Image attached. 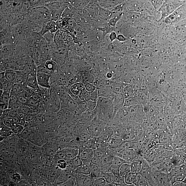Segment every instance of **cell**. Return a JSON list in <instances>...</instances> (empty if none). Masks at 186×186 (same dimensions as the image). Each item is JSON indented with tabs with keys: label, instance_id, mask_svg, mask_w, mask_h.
Returning a JSON list of instances; mask_svg holds the SVG:
<instances>
[{
	"label": "cell",
	"instance_id": "obj_45",
	"mask_svg": "<svg viewBox=\"0 0 186 186\" xmlns=\"http://www.w3.org/2000/svg\"><path fill=\"white\" fill-rule=\"evenodd\" d=\"M87 102L88 109L92 111L96 108L98 104L97 101H93L90 100Z\"/></svg>",
	"mask_w": 186,
	"mask_h": 186
},
{
	"label": "cell",
	"instance_id": "obj_17",
	"mask_svg": "<svg viewBox=\"0 0 186 186\" xmlns=\"http://www.w3.org/2000/svg\"><path fill=\"white\" fill-rule=\"evenodd\" d=\"M17 72L11 69H7L5 72V78L9 82H14L16 79Z\"/></svg>",
	"mask_w": 186,
	"mask_h": 186
},
{
	"label": "cell",
	"instance_id": "obj_56",
	"mask_svg": "<svg viewBox=\"0 0 186 186\" xmlns=\"http://www.w3.org/2000/svg\"><path fill=\"white\" fill-rule=\"evenodd\" d=\"M183 181L184 182V183H185V184H186V177H185L184 180H183Z\"/></svg>",
	"mask_w": 186,
	"mask_h": 186
},
{
	"label": "cell",
	"instance_id": "obj_19",
	"mask_svg": "<svg viewBox=\"0 0 186 186\" xmlns=\"http://www.w3.org/2000/svg\"><path fill=\"white\" fill-rule=\"evenodd\" d=\"M63 31L62 30H59L55 34L54 38V42L57 47H60L63 43Z\"/></svg>",
	"mask_w": 186,
	"mask_h": 186
},
{
	"label": "cell",
	"instance_id": "obj_40",
	"mask_svg": "<svg viewBox=\"0 0 186 186\" xmlns=\"http://www.w3.org/2000/svg\"><path fill=\"white\" fill-rule=\"evenodd\" d=\"M57 166L61 169L64 170L68 166L67 161L63 159H60L57 161Z\"/></svg>",
	"mask_w": 186,
	"mask_h": 186
},
{
	"label": "cell",
	"instance_id": "obj_24",
	"mask_svg": "<svg viewBox=\"0 0 186 186\" xmlns=\"http://www.w3.org/2000/svg\"><path fill=\"white\" fill-rule=\"evenodd\" d=\"M70 91L73 95L78 96L81 92V89L80 87V82H77L73 84L71 86Z\"/></svg>",
	"mask_w": 186,
	"mask_h": 186
},
{
	"label": "cell",
	"instance_id": "obj_28",
	"mask_svg": "<svg viewBox=\"0 0 186 186\" xmlns=\"http://www.w3.org/2000/svg\"><path fill=\"white\" fill-rule=\"evenodd\" d=\"M175 153L185 164H186V153L182 149H174Z\"/></svg>",
	"mask_w": 186,
	"mask_h": 186
},
{
	"label": "cell",
	"instance_id": "obj_14",
	"mask_svg": "<svg viewBox=\"0 0 186 186\" xmlns=\"http://www.w3.org/2000/svg\"><path fill=\"white\" fill-rule=\"evenodd\" d=\"M125 162H127L121 157L118 156H114L111 166V170L114 169H119L122 164Z\"/></svg>",
	"mask_w": 186,
	"mask_h": 186
},
{
	"label": "cell",
	"instance_id": "obj_18",
	"mask_svg": "<svg viewBox=\"0 0 186 186\" xmlns=\"http://www.w3.org/2000/svg\"><path fill=\"white\" fill-rule=\"evenodd\" d=\"M45 26L48 31L51 33H55L59 30L57 22L55 21L52 20L49 21Z\"/></svg>",
	"mask_w": 186,
	"mask_h": 186
},
{
	"label": "cell",
	"instance_id": "obj_48",
	"mask_svg": "<svg viewBox=\"0 0 186 186\" xmlns=\"http://www.w3.org/2000/svg\"><path fill=\"white\" fill-rule=\"evenodd\" d=\"M35 118L34 116L32 114H25V121L26 122H30L33 121Z\"/></svg>",
	"mask_w": 186,
	"mask_h": 186
},
{
	"label": "cell",
	"instance_id": "obj_20",
	"mask_svg": "<svg viewBox=\"0 0 186 186\" xmlns=\"http://www.w3.org/2000/svg\"><path fill=\"white\" fill-rule=\"evenodd\" d=\"M74 171L75 172L86 175H90L91 174V169H90L89 165L84 164L75 170Z\"/></svg>",
	"mask_w": 186,
	"mask_h": 186
},
{
	"label": "cell",
	"instance_id": "obj_33",
	"mask_svg": "<svg viewBox=\"0 0 186 186\" xmlns=\"http://www.w3.org/2000/svg\"><path fill=\"white\" fill-rule=\"evenodd\" d=\"M171 159L174 167L182 165L184 164L175 153L172 156L171 158Z\"/></svg>",
	"mask_w": 186,
	"mask_h": 186
},
{
	"label": "cell",
	"instance_id": "obj_42",
	"mask_svg": "<svg viewBox=\"0 0 186 186\" xmlns=\"http://www.w3.org/2000/svg\"><path fill=\"white\" fill-rule=\"evenodd\" d=\"M36 69L37 72L46 73L49 75H51L52 73L46 68L43 63L37 67Z\"/></svg>",
	"mask_w": 186,
	"mask_h": 186
},
{
	"label": "cell",
	"instance_id": "obj_25",
	"mask_svg": "<svg viewBox=\"0 0 186 186\" xmlns=\"http://www.w3.org/2000/svg\"><path fill=\"white\" fill-rule=\"evenodd\" d=\"M11 128L14 133L18 134L22 133L24 130V126L20 124L14 123Z\"/></svg>",
	"mask_w": 186,
	"mask_h": 186
},
{
	"label": "cell",
	"instance_id": "obj_43",
	"mask_svg": "<svg viewBox=\"0 0 186 186\" xmlns=\"http://www.w3.org/2000/svg\"><path fill=\"white\" fill-rule=\"evenodd\" d=\"M186 177L184 175H179L173 177L171 180V182L172 185L174 183L177 182L183 181Z\"/></svg>",
	"mask_w": 186,
	"mask_h": 186
},
{
	"label": "cell",
	"instance_id": "obj_1",
	"mask_svg": "<svg viewBox=\"0 0 186 186\" xmlns=\"http://www.w3.org/2000/svg\"><path fill=\"white\" fill-rule=\"evenodd\" d=\"M28 14L32 20L42 27L48 21L52 20L50 11L45 6L34 7Z\"/></svg>",
	"mask_w": 186,
	"mask_h": 186
},
{
	"label": "cell",
	"instance_id": "obj_9",
	"mask_svg": "<svg viewBox=\"0 0 186 186\" xmlns=\"http://www.w3.org/2000/svg\"><path fill=\"white\" fill-rule=\"evenodd\" d=\"M24 84L31 88L34 90L35 92L40 91V87L37 79L36 74H29L27 76Z\"/></svg>",
	"mask_w": 186,
	"mask_h": 186
},
{
	"label": "cell",
	"instance_id": "obj_39",
	"mask_svg": "<svg viewBox=\"0 0 186 186\" xmlns=\"http://www.w3.org/2000/svg\"><path fill=\"white\" fill-rule=\"evenodd\" d=\"M77 104L82 112H84L88 109L87 102L85 100H82L78 103Z\"/></svg>",
	"mask_w": 186,
	"mask_h": 186
},
{
	"label": "cell",
	"instance_id": "obj_47",
	"mask_svg": "<svg viewBox=\"0 0 186 186\" xmlns=\"http://www.w3.org/2000/svg\"><path fill=\"white\" fill-rule=\"evenodd\" d=\"M21 109L25 114H32L30 107L27 105H23L21 106Z\"/></svg>",
	"mask_w": 186,
	"mask_h": 186
},
{
	"label": "cell",
	"instance_id": "obj_44",
	"mask_svg": "<svg viewBox=\"0 0 186 186\" xmlns=\"http://www.w3.org/2000/svg\"><path fill=\"white\" fill-rule=\"evenodd\" d=\"M29 1L33 8L36 7L43 6L44 0H29Z\"/></svg>",
	"mask_w": 186,
	"mask_h": 186
},
{
	"label": "cell",
	"instance_id": "obj_46",
	"mask_svg": "<svg viewBox=\"0 0 186 186\" xmlns=\"http://www.w3.org/2000/svg\"><path fill=\"white\" fill-rule=\"evenodd\" d=\"M168 136L165 133L161 134L159 136V143H168Z\"/></svg>",
	"mask_w": 186,
	"mask_h": 186
},
{
	"label": "cell",
	"instance_id": "obj_8",
	"mask_svg": "<svg viewBox=\"0 0 186 186\" xmlns=\"http://www.w3.org/2000/svg\"><path fill=\"white\" fill-rule=\"evenodd\" d=\"M15 45L13 44H4L1 46V59H4L11 57L13 55L15 51Z\"/></svg>",
	"mask_w": 186,
	"mask_h": 186
},
{
	"label": "cell",
	"instance_id": "obj_22",
	"mask_svg": "<svg viewBox=\"0 0 186 186\" xmlns=\"http://www.w3.org/2000/svg\"><path fill=\"white\" fill-rule=\"evenodd\" d=\"M11 91H4L1 95V104H6L8 106Z\"/></svg>",
	"mask_w": 186,
	"mask_h": 186
},
{
	"label": "cell",
	"instance_id": "obj_5",
	"mask_svg": "<svg viewBox=\"0 0 186 186\" xmlns=\"http://www.w3.org/2000/svg\"><path fill=\"white\" fill-rule=\"evenodd\" d=\"M139 156L137 149L129 148L122 149L119 156L120 157L126 161L127 163H130Z\"/></svg>",
	"mask_w": 186,
	"mask_h": 186
},
{
	"label": "cell",
	"instance_id": "obj_16",
	"mask_svg": "<svg viewBox=\"0 0 186 186\" xmlns=\"http://www.w3.org/2000/svg\"><path fill=\"white\" fill-rule=\"evenodd\" d=\"M119 170L120 177H124L127 174L131 172L130 163L125 162L122 164Z\"/></svg>",
	"mask_w": 186,
	"mask_h": 186
},
{
	"label": "cell",
	"instance_id": "obj_32",
	"mask_svg": "<svg viewBox=\"0 0 186 186\" xmlns=\"http://www.w3.org/2000/svg\"><path fill=\"white\" fill-rule=\"evenodd\" d=\"M55 34L48 31L43 35V38L44 39L46 42L49 44H52L55 43L54 42V38Z\"/></svg>",
	"mask_w": 186,
	"mask_h": 186
},
{
	"label": "cell",
	"instance_id": "obj_4",
	"mask_svg": "<svg viewBox=\"0 0 186 186\" xmlns=\"http://www.w3.org/2000/svg\"><path fill=\"white\" fill-rule=\"evenodd\" d=\"M77 185L78 186H94L95 178L91 175H86L75 172L73 171Z\"/></svg>",
	"mask_w": 186,
	"mask_h": 186
},
{
	"label": "cell",
	"instance_id": "obj_6",
	"mask_svg": "<svg viewBox=\"0 0 186 186\" xmlns=\"http://www.w3.org/2000/svg\"><path fill=\"white\" fill-rule=\"evenodd\" d=\"M95 149L92 148H81L79 149V154L83 164L89 165L94 157Z\"/></svg>",
	"mask_w": 186,
	"mask_h": 186
},
{
	"label": "cell",
	"instance_id": "obj_12",
	"mask_svg": "<svg viewBox=\"0 0 186 186\" xmlns=\"http://www.w3.org/2000/svg\"><path fill=\"white\" fill-rule=\"evenodd\" d=\"M138 173L131 172L125 175V182L127 185H135L138 180Z\"/></svg>",
	"mask_w": 186,
	"mask_h": 186
},
{
	"label": "cell",
	"instance_id": "obj_2",
	"mask_svg": "<svg viewBox=\"0 0 186 186\" xmlns=\"http://www.w3.org/2000/svg\"><path fill=\"white\" fill-rule=\"evenodd\" d=\"M50 98L49 107L51 111L54 113L59 111L62 106L60 97L56 90L53 88L50 90Z\"/></svg>",
	"mask_w": 186,
	"mask_h": 186
},
{
	"label": "cell",
	"instance_id": "obj_35",
	"mask_svg": "<svg viewBox=\"0 0 186 186\" xmlns=\"http://www.w3.org/2000/svg\"><path fill=\"white\" fill-rule=\"evenodd\" d=\"M94 186H108V183L106 181V180L103 177H101L95 178L94 183Z\"/></svg>",
	"mask_w": 186,
	"mask_h": 186
},
{
	"label": "cell",
	"instance_id": "obj_10",
	"mask_svg": "<svg viewBox=\"0 0 186 186\" xmlns=\"http://www.w3.org/2000/svg\"><path fill=\"white\" fill-rule=\"evenodd\" d=\"M168 175L170 182L171 178L175 176L179 175H183L186 176V165L184 164L171 168L168 171Z\"/></svg>",
	"mask_w": 186,
	"mask_h": 186
},
{
	"label": "cell",
	"instance_id": "obj_53",
	"mask_svg": "<svg viewBox=\"0 0 186 186\" xmlns=\"http://www.w3.org/2000/svg\"><path fill=\"white\" fill-rule=\"evenodd\" d=\"M118 40L121 41H124L126 39L124 38V37L121 35H120L118 36Z\"/></svg>",
	"mask_w": 186,
	"mask_h": 186
},
{
	"label": "cell",
	"instance_id": "obj_50",
	"mask_svg": "<svg viewBox=\"0 0 186 186\" xmlns=\"http://www.w3.org/2000/svg\"><path fill=\"white\" fill-rule=\"evenodd\" d=\"M124 177H120L119 178L118 183L119 186H128L125 182Z\"/></svg>",
	"mask_w": 186,
	"mask_h": 186
},
{
	"label": "cell",
	"instance_id": "obj_31",
	"mask_svg": "<svg viewBox=\"0 0 186 186\" xmlns=\"http://www.w3.org/2000/svg\"><path fill=\"white\" fill-rule=\"evenodd\" d=\"M24 84H14L11 91L18 95L19 94L24 91Z\"/></svg>",
	"mask_w": 186,
	"mask_h": 186
},
{
	"label": "cell",
	"instance_id": "obj_29",
	"mask_svg": "<svg viewBox=\"0 0 186 186\" xmlns=\"http://www.w3.org/2000/svg\"><path fill=\"white\" fill-rule=\"evenodd\" d=\"M17 75L16 79L14 82V84H24L25 83L27 76L25 77L24 75L21 74V73L17 72Z\"/></svg>",
	"mask_w": 186,
	"mask_h": 186
},
{
	"label": "cell",
	"instance_id": "obj_52",
	"mask_svg": "<svg viewBox=\"0 0 186 186\" xmlns=\"http://www.w3.org/2000/svg\"><path fill=\"white\" fill-rule=\"evenodd\" d=\"M117 38V35L114 32H112L111 34V35L110 36V38L111 39V41H113L114 40H115V39Z\"/></svg>",
	"mask_w": 186,
	"mask_h": 186
},
{
	"label": "cell",
	"instance_id": "obj_21",
	"mask_svg": "<svg viewBox=\"0 0 186 186\" xmlns=\"http://www.w3.org/2000/svg\"><path fill=\"white\" fill-rule=\"evenodd\" d=\"M45 67L51 72H55L57 67V63L55 61L51 59L46 60L43 63Z\"/></svg>",
	"mask_w": 186,
	"mask_h": 186
},
{
	"label": "cell",
	"instance_id": "obj_51",
	"mask_svg": "<svg viewBox=\"0 0 186 186\" xmlns=\"http://www.w3.org/2000/svg\"><path fill=\"white\" fill-rule=\"evenodd\" d=\"M172 186H185L186 184L183 181L177 182L174 183Z\"/></svg>",
	"mask_w": 186,
	"mask_h": 186
},
{
	"label": "cell",
	"instance_id": "obj_7",
	"mask_svg": "<svg viewBox=\"0 0 186 186\" xmlns=\"http://www.w3.org/2000/svg\"><path fill=\"white\" fill-rule=\"evenodd\" d=\"M51 75L46 73L37 72L36 73V78L38 84L41 87L50 89V80Z\"/></svg>",
	"mask_w": 186,
	"mask_h": 186
},
{
	"label": "cell",
	"instance_id": "obj_15",
	"mask_svg": "<svg viewBox=\"0 0 186 186\" xmlns=\"http://www.w3.org/2000/svg\"><path fill=\"white\" fill-rule=\"evenodd\" d=\"M154 150L157 155L165 159L171 158L175 153L174 151L172 150L157 148H155Z\"/></svg>",
	"mask_w": 186,
	"mask_h": 186
},
{
	"label": "cell",
	"instance_id": "obj_34",
	"mask_svg": "<svg viewBox=\"0 0 186 186\" xmlns=\"http://www.w3.org/2000/svg\"><path fill=\"white\" fill-rule=\"evenodd\" d=\"M135 186H150L148 181L138 173V180L135 184Z\"/></svg>",
	"mask_w": 186,
	"mask_h": 186
},
{
	"label": "cell",
	"instance_id": "obj_57",
	"mask_svg": "<svg viewBox=\"0 0 186 186\" xmlns=\"http://www.w3.org/2000/svg\"><path fill=\"white\" fill-rule=\"evenodd\" d=\"M183 149V151L184 152L186 153V149Z\"/></svg>",
	"mask_w": 186,
	"mask_h": 186
},
{
	"label": "cell",
	"instance_id": "obj_11",
	"mask_svg": "<svg viewBox=\"0 0 186 186\" xmlns=\"http://www.w3.org/2000/svg\"><path fill=\"white\" fill-rule=\"evenodd\" d=\"M67 162L68 167L73 171L76 169L77 168L83 164L79 154L74 158L67 161Z\"/></svg>",
	"mask_w": 186,
	"mask_h": 186
},
{
	"label": "cell",
	"instance_id": "obj_49",
	"mask_svg": "<svg viewBox=\"0 0 186 186\" xmlns=\"http://www.w3.org/2000/svg\"><path fill=\"white\" fill-rule=\"evenodd\" d=\"M21 178V177L20 175L18 174V173H14L12 176V179L14 181H18L20 180Z\"/></svg>",
	"mask_w": 186,
	"mask_h": 186
},
{
	"label": "cell",
	"instance_id": "obj_23",
	"mask_svg": "<svg viewBox=\"0 0 186 186\" xmlns=\"http://www.w3.org/2000/svg\"><path fill=\"white\" fill-rule=\"evenodd\" d=\"M103 177L104 178L106 181L108 183V184H110V183H111L114 181V175L111 171L104 172Z\"/></svg>",
	"mask_w": 186,
	"mask_h": 186
},
{
	"label": "cell",
	"instance_id": "obj_55",
	"mask_svg": "<svg viewBox=\"0 0 186 186\" xmlns=\"http://www.w3.org/2000/svg\"><path fill=\"white\" fill-rule=\"evenodd\" d=\"M183 147H184L183 148V149H186V141L184 142V143H183Z\"/></svg>",
	"mask_w": 186,
	"mask_h": 186
},
{
	"label": "cell",
	"instance_id": "obj_54",
	"mask_svg": "<svg viewBox=\"0 0 186 186\" xmlns=\"http://www.w3.org/2000/svg\"><path fill=\"white\" fill-rule=\"evenodd\" d=\"M112 77V73H111V72H108L107 73V78H109V79H110V78H111Z\"/></svg>",
	"mask_w": 186,
	"mask_h": 186
},
{
	"label": "cell",
	"instance_id": "obj_41",
	"mask_svg": "<svg viewBox=\"0 0 186 186\" xmlns=\"http://www.w3.org/2000/svg\"><path fill=\"white\" fill-rule=\"evenodd\" d=\"M99 97L98 90L96 89L90 92V99L93 101H97Z\"/></svg>",
	"mask_w": 186,
	"mask_h": 186
},
{
	"label": "cell",
	"instance_id": "obj_27",
	"mask_svg": "<svg viewBox=\"0 0 186 186\" xmlns=\"http://www.w3.org/2000/svg\"><path fill=\"white\" fill-rule=\"evenodd\" d=\"M18 95L11 91L8 104V109H11L14 104L18 101Z\"/></svg>",
	"mask_w": 186,
	"mask_h": 186
},
{
	"label": "cell",
	"instance_id": "obj_38",
	"mask_svg": "<svg viewBox=\"0 0 186 186\" xmlns=\"http://www.w3.org/2000/svg\"><path fill=\"white\" fill-rule=\"evenodd\" d=\"M155 148L161 149H166V150H170L174 151V149L171 146V144L168 143H159L156 144Z\"/></svg>",
	"mask_w": 186,
	"mask_h": 186
},
{
	"label": "cell",
	"instance_id": "obj_36",
	"mask_svg": "<svg viewBox=\"0 0 186 186\" xmlns=\"http://www.w3.org/2000/svg\"><path fill=\"white\" fill-rule=\"evenodd\" d=\"M133 87L127 85L124 88V97L126 99L130 98L133 94Z\"/></svg>",
	"mask_w": 186,
	"mask_h": 186
},
{
	"label": "cell",
	"instance_id": "obj_13",
	"mask_svg": "<svg viewBox=\"0 0 186 186\" xmlns=\"http://www.w3.org/2000/svg\"><path fill=\"white\" fill-rule=\"evenodd\" d=\"M90 167L91 169V175L95 178L103 177V171L99 166L91 162L90 164Z\"/></svg>",
	"mask_w": 186,
	"mask_h": 186
},
{
	"label": "cell",
	"instance_id": "obj_26",
	"mask_svg": "<svg viewBox=\"0 0 186 186\" xmlns=\"http://www.w3.org/2000/svg\"><path fill=\"white\" fill-rule=\"evenodd\" d=\"M156 155V152L154 150V151L150 152L148 154L144 155L143 158L147 161L151 166L152 164V163L155 160Z\"/></svg>",
	"mask_w": 186,
	"mask_h": 186
},
{
	"label": "cell",
	"instance_id": "obj_37",
	"mask_svg": "<svg viewBox=\"0 0 186 186\" xmlns=\"http://www.w3.org/2000/svg\"><path fill=\"white\" fill-rule=\"evenodd\" d=\"M82 82L84 84L85 89L88 91L91 92L97 88L96 86L94 84H93V83L87 82L85 80H84Z\"/></svg>",
	"mask_w": 186,
	"mask_h": 186
},
{
	"label": "cell",
	"instance_id": "obj_3",
	"mask_svg": "<svg viewBox=\"0 0 186 186\" xmlns=\"http://www.w3.org/2000/svg\"><path fill=\"white\" fill-rule=\"evenodd\" d=\"M79 154V149L73 148L63 149L56 152L55 156L56 160L63 159L68 161L77 156Z\"/></svg>",
	"mask_w": 186,
	"mask_h": 186
},
{
	"label": "cell",
	"instance_id": "obj_58",
	"mask_svg": "<svg viewBox=\"0 0 186 186\" xmlns=\"http://www.w3.org/2000/svg\"><path fill=\"white\" fill-rule=\"evenodd\" d=\"M185 165H186V164H185Z\"/></svg>",
	"mask_w": 186,
	"mask_h": 186
},
{
	"label": "cell",
	"instance_id": "obj_30",
	"mask_svg": "<svg viewBox=\"0 0 186 186\" xmlns=\"http://www.w3.org/2000/svg\"><path fill=\"white\" fill-rule=\"evenodd\" d=\"M1 84L3 87L4 91H11L14 83V82H9L6 80H5L3 82H1Z\"/></svg>",
	"mask_w": 186,
	"mask_h": 186
}]
</instances>
